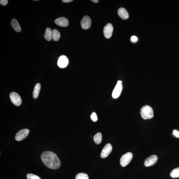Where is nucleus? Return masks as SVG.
Wrapping results in <instances>:
<instances>
[{"mask_svg": "<svg viewBox=\"0 0 179 179\" xmlns=\"http://www.w3.org/2000/svg\"><path fill=\"white\" fill-rule=\"evenodd\" d=\"M88 174L84 173H80L76 175L75 179H89Z\"/></svg>", "mask_w": 179, "mask_h": 179, "instance_id": "20", "label": "nucleus"}, {"mask_svg": "<svg viewBox=\"0 0 179 179\" xmlns=\"http://www.w3.org/2000/svg\"><path fill=\"white\" fill-rule=\"evenodd\" d=\"M131 41L132 42L135 43V42H136L137 41L138 38L136 36H132L131 38Z\"/></svg>", "mask_w": 179, "mask_h": 179, "instance_id": "24", "label": "nucleus"}, {"mask_svg": "<svg viewBox=\"0 0 179 179\" xmlns=\"http://www.w3.org/2000/svg\"><path fill=\"white\" fill-rule=\"evenodd\" d=\"M122 89V81H118L117 83L114 88L113 92H112V97L114 98H116L119 97L121 93Z\"/></svg>", "mask_w": 179, "mask_h": 179, "instance_id": "6", "label": "nucleus"}, {"mask_svg": "<svg viewBox=\"0 0 179 179\" xmlns=\"http://www.w3.org/2000/svg\"><path fill=\"white\" fill-rule=\"evenodd\" d=\"M27 178V179H41L39 176L32 174H28Z\"/></svg>", "mask_w": 179, "mask_h": 179, "instance_id": "21", "label": "nucleus"}, {"mask_svg": "<svg viewBox=\"0 0 179 179\" xmlns=\"http://www.w3.org/2000/svg\"><path fill=\"white\" fill-rule=\"evenodd\" d=\"M113 31V27L111 24L108 23L104 29V37L106 39H110L111 38Z\"/></svg>", "mask_w": 179, "mask_h": 179, "instance_id": "8", "label": "nucleus"}, {"mask_svg": "<svg viewBox=\"0 0 179 179\" xmlns=\"http://www.w3.org/2000/svg\"><path fill=\"white\" fill-rule=\"evenodd\" d=\"M55 23L58 26L61 27H67L69 25V21L66 18L61 17L55 20Z\"/></svg>", "mask_w": 179, "mask_h": 179, "instance_id": "12", "label": "nucleus"}, {"mask_svg": "<svg viewBox=\"0 0 179 179\" xmlns=\"http://www.w3.org/2000/svg\"><path fill=\"white\" fill-rule=\"evenodd\" d=\"M91 1L95 3H97L98 2V0H92Z\"/></svg>", "mask_w": 179, "mask_h": 179, "instance_id": "27", "label": "nucleus"}, {"mask_svg": "<svg viewBox=\"0 0 179 179\" xmlns=\"http://www.w3.org/2000/svg\"><path fill=\"white\" fill-rule=\"evenodd\" d=\"M112 148L111 144L110 143L106 144L102 151L100 157L103 159L107 157L112 152Z\"/></svg>", "mask_w": 179, "mask_h": 179, "instance_id": "9", "label": "nucleus"}, {"mask_svg": "<svg viewBox=\"0 0 179 179\" xmlns=\"http://www.w3.org/2000/svg\"><path fill=\"white\" fill-rule=\"evenodd\" d=\"M29 130L27 129H22L17 132L15 136V139L17 141H21L24 139L28 135Z\"/></svg>", "mask_w": 179, "mask_h": 179, "instance_id": "5", "label": "nucleus"}, {"mask_svg": "<svg viewBox=\"0 0 179 179\" xmlns=\"http://www.w3.org/2000/svg\"><path fill=\"white\" fill-rule=\"evenodd\" d=\"M10 97L11 102L14 105L17 106L21 105L22 99L18 94L15 92H12L10 94Z\"/></svg>", "mask_w": 179, "mask_h": 179, "instance_id": "4", "label": "nucleus"}, {"mask_svg": "<svg viewBox=\"0 0 179 179\" xmlns=\"http://www.w3.org/2000/svg\"><path fill=\"white\" fill-rule=\"evenodd\" d=\"M118 14L119 17L123 20L128 18L129 15L126 10L124 8H120L118 10Z\"/></svg>", "mask_w": 179, "mask_h": 179, "instance_id": "13", "label": "nucleus"}, {"mask_svg": "<svg viewBox=\"0 0 179 179\" xmlns=\"http://www.w3.org/2000/svg\"><path fill=\"white\" fill-rule=\"evenodd\" d=\"M41 86L40 83L36 84L33 92V97L34 98H37L39 95L40 90H41Z\"/></svg>", "mask_w": 179, "mask_h": 179, "instance_id": "16", "label": "nucleus"}, {"mask_svg": "<svg viewBox=\"0 0 179 179\" xmlns=\"http://www.w3.org/2000/svg\"><path fill=\"white\" fill-rule=\"evenodd\" d=\"M11 23L12 28L15 31L20 32L21 31L20 26L17 19L15 18L12 19Z\"/></svg>", "mask_w": 179, "mask_h": 179, "instance_id": "14", "label": "nucleus"}, {"mask_svg": "<svg viewBox=\"0 0 179 179\" xmlns=\"http://www.w3.org/2000/svg\"><path fill=\"white\" fill-rule=\"evenodd\" d=\"M41 159L46 166L52 169H57L61 165V162L57 154L50 151L44 152L41 155Z\"/></svg>", "mask_w": 179, "mask_h": 179, "instance_id": "1", "label": "nucleus"}, {"mask_svg": "<svg viewBox=\"0 0 179 179\" xmlns=\"http://www.w3.org/2000/svg\"><path fill=\"white\" fill-rule=\"evenodd\" d=\"M133 158V154L131 153L128 152L124 154L121 158L120 162L121 166L125 167L127 166L131 161Z\"/></svg>", "mask_w": 179, "mask_h": 179, "instance_id": "3", "label": "nucleus"}, {"mask_svg": "<svg viewBox=\"0 0 179 179\" xmlns=\"http://www.w3.org/2000/svg\"><path fill=\"white\" fill-rule=\"evenodd\" d=\"M8 3L7 0H1L0 4L2 5L5 6L7 5Z\"/></svg>", "mask_w": 179, "mask_h": 179, "instance_id": "23", "label": "nucleus"}, {"mask_svg": "<svg viewBox=\"0 0 179 179\" xmlns=\"http://www.w3.org/2000/svg\"><path fill=\"white\" fill-rule=\"evenodd\" d=\"M90 118L92 120L93 122H96L97 121L98 118L97 115H96L95 112H92L91 115H90Z\"/></svg>", "mask_w": 179, "mask_h": 179, "instance_id": "22", "label": "nucleus"}, {"mask_svg": "<svg viewBox=\"0 0 179 179\" xmlns=\"http://www.w3.org/2000/svg\"><path fill=\"white\" fill-rule=\"evenodd\" d=\"M170 176L174 178H179V168H176L170 172Z\"/></svg>", "mask_w": 179, "mask_h": 179, "instance_id": "19", "label": "nucleus"}, {"mask_svg": "<svg viewBox=\"0 0 179 179\" xmlns=\"http://www.w3.org/2000/svg\"><path fill=\"white\" fill-rule=\"evenodd\" d=\"M69 60L66 56L62 55L59 57L57 61V65L60 68H63L67 66Z\"/></svg>", "mask_w": 179, "mask_h": 179, "instance_id": "11", "label": "nucleus"}, {"mask_svg": "<svg viewBox=\"0 0 179 179\" xmlns=\"http://www.w3.org/2000/svg\"><path fill=\"white\" fill-rule=\"evenodd\" d=\"M158 160V157L155 155L151 156L145 160L144 164L146 167H149L153 165L156 163Z\"/></svg>", "mask_w": 179, "mask_h": 179, "instance_id": "10", "label": "nucleus"}, {"mask_svg": "<svg viewBox=\"0 0 179 179\" xmlns=\"http://www.w3.org/2000/svg\"><path fill=\"white\" fill-rule=\"evenodd\" d=\"M73 1V0H62V1L64 3H69Z\"/></svg>", "mask_w": 179, "mask_h": 179, "instance_id": "26", "label": "nucleus"}, {"mask_svg": "<svg viewBox=\"0 0 179 179\" xmlns=\"http://www.w3.org/2000/svg\"><path fill=\"white\" fill-rule=\"evenodd\" d=\"M91 20L88 16H85L82 19L81 21V25L82 29L87 30L90 28L91 25Z\"/></svg>", "mask_w": 179, "mask_h": 179, "instance_id": "7", "label": "nucleus"}, {"mask_svg": "<svg viewBox=\"0 0 179 179\" xmlns=\"http://www.w3.org/2000/svg\"><path fill=\"white\" fill-rule=\"evenodd\" d=\"M94 141L96 144H99L101 143L102 140V135L100 132L97 133L94 136Z\"/></svg>", "mask_w": 179, "mask_h": 179, "instance_id": "17", "label": "nucleus"}, {"mask_svg": "<svg viewBox=\"0 0 179 179\" xmlns=\"http://www.w3.org/2000/svg\"><path fill=\"white\" fill-rule=\"evenodd\" d=\"M174 135L176 136V137H179V132L177 131L176 130H174L173 131Z\"/></svg>", "mask_w": 179, "mask_h": 179, "instance_id": "25", "label": "nucleus"}, {"mask_svg": "<svg viewBox=\"0 0 179 179\" xmlns=\"http://www.w3.org/2000/svg\"><path fill=\"white\" fill-rule=\"evenodd\" d=\"M44 37L48 41H51L53 39V31L50 28L46 29Z\"/></svg>", "mask_w": 179, "mask_h": 179, "instance_id": "15", "label": "nucleus"}, {"mask_svg": "<svg viewBox=\"0 0 179 179\" xmlns=\"http://www.w3.org/2000/svg\"><path fill=\"white\" fill-rule=\"evenodd\" d=\"M60 37V32L56 29L53 30V39L54 41H57L59 40Z\"/></svg>", "mask_w": 179, "mask_h": 179, "instance_id": "18", "label": "nucleus"}, {"mask_svg": "<svg viewBox=\"0 0 179 179\" xmlns=\"http://www.w3.org/2000/svg\"><path fill=\"white\" fill-rule=\"evenodd\" d=\"M140 114L142 118L144 120L150 119L153 117V110L150 106L145 105L140 110Z\"/></svg>", "mask_w": 179, "mask_h": 179, "instance_id": "2", "label": "nucleus"}]
</instances>
